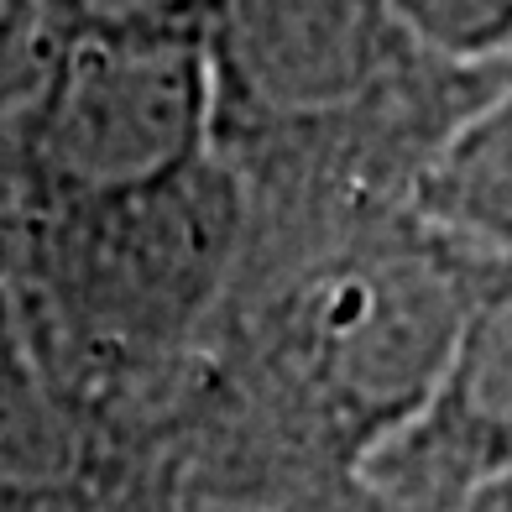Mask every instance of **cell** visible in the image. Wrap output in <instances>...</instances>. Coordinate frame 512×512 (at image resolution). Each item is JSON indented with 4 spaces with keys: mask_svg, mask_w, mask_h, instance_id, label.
Instances as JSON below:
<instances>
[{
    "mask_svg": "<svg viewBox=\"0 0 512 512\" xmlns=\"http://www.w3.org/2000/svg\"><path fill=\"white\" fill-rule=\"evenodd\" d=\"M465 309L471 298L434 256H366L309 304L314 371L345 413L408 429L445 377Z\"/></svg>",
    "mask_w": 512,
    "mask_h": 512,
    "instance_id": "cell-2",
    "label": "cell"
},
{
    "mask_svg": "<svg viewBox=\"0 0 512 512\" xmlns=\"http://www.w3.org/2000/svg\"><path fill=\"white\" fill-rule=\"evenodd\" d=\"M424 209L465 236L512 251V95L455 131L424 178Z\"/></svg>",
    "mask_w": 512,
    "mask_h": 512,
    "instance_id": "cell-5",
    "label": "cell"
},
{
    "mask_svg": "<svg viewBox=\"0 0 512 512\" xmlns=\"http://www.w3.org/2000/svg\"><path fill=\"white\" fill-rule=\"evenodd\" d=\"M502 63H507V68H502V95H512V48L502 53Z\"/></svg>",
    "mask_w": 512,
    "mask_h": 512,
    "instance_id": "cell-10",
    "label": "cell"
},
{
    "mask_svg": "<svg viewBox=\"0 0 512 512\" xmlns=\"http://www.w3.org/2000/svg\"><path fill=\"white\" fill-rule=\"evenodd\" d=\"M403 32L445 58H502L512 48V0H392Z\"/></svg>",
    "mask_w": 512,
    "mask_h": 512,
    "instance_id": "cell-8",
    "label": "cell"
},
{
    "mask_svg": "<svg viewBox=\"0 0 512 512\" xmlns=\"http://www.w3.org/2000/svg\"><path fill=\"white\" fill-rule=\"evenodd\" d=\"M398 32L392 0H215V100L262 126L330 121L377 89Z\"/></svg>",
    "mask_w": 512,
    "mask_h": 512,
    "instance_id": "cell-3",
    "label": "cell"
},
{
    "mask_svg": "<svg viewBox=\"0 0 512 512\" xmlns=\"http://www.w3.org/2000/svg\"><path fill=\"white\" fill-rule=\"evenodd\" d=\"M408 429H424L434 471L450 481L512 460V283L465 309L445 377Z\"/></svg>",
    "mask_w": 512,
    "mask_h": 512,
    "instance_id": "cell-4",
    "label": "cell"
},
{
    "mask_svg": "<svg viewBox=\"0 0 512 512\" xmlns=\"http://www.w3.org/2000/svg\"><path fill=\"white\" fill-rule=\"evenodd\" d=\"M42 63H48V37H42L37 0H0V121L32 95Z\"/></svg>",
    "mask_w": 512,
    "mask_h": 512,
    "instance_id": "cell-9",
    "label": "cell"
},
{
    "mask_svg": "<svg viewBox=\"0 0 512 512\" xmlns=\"http://www.w3.org/2000/svg\"><path fill=\"white\" fill-rule=\"evenodd\" d=\"M42 37L58 42H131V37H204L215 0H37Z\"/></svg>",
    "mask_w": 512,
    "mask_h": 512,
    "instance_id": "cell-7",
    "label": "cell"
},
{
    "mask_svg": "<svg viewBox=\"0 0 512 512\" xmlns=\"http://www.w3.org/2000/svg\"><path fill=\"white\" fill-rule=\"evenodd\" d=\"M215 115L204 37H131L48 48L32 95L6 121L27 136L42 204L79 220L194 178Z\"/></svg>",
    "mask_w": 512,
    "mask_h": 512,
    "instance_id": "cell-1",
    "label": "cell"
},
{
    "mask_svg": "<svg viewBox=\"0 0 512 512\" xmlns=\"http://www.w3.org/2000/svg\"><path fill=\"white\" fill-rule=\"evenodd\" d=\"M74 434L32 382L0 371V492H48L74 471Z\"/></svg>",
    "mask_w": 512,
    "mask_h": 512,
    "instance_id": "cell-6",
    "label": "cell"
}]
</instances>
